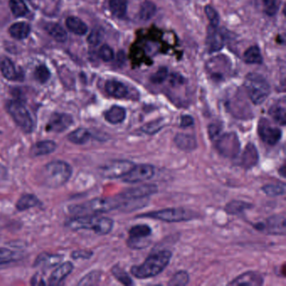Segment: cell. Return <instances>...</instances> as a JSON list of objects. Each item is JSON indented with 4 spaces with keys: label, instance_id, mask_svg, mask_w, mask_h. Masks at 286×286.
<instances>
[{
    "label": "cell",
    "instance_id": "cell-1",
    "mask_svg": "<svg viewBox=\"0 0 286 286\" xmlns=\"http://www.w3.org/2000/svg\"><path fill=\"white\" fill-rule=\"evenodd\" d=\"M126 202L119 194L113 198H95L83 203L72 205L69 207V211L75 216L105 213L124 206Z\"/></svg>",
    "mask_w": 286,
    "mask_h": 286
},
{
    "label": "cell",
    "instance_id": "cell-2",
    "mask_svg": "<svg viewBox=\"0 0 286 286\" xmlns=\"http://www.w3.org/2000/svg\"><path fill=\"white\" fill-rule=\"evenodd\" d=\"M172 257V252L168 250L149 255L141 264L132 267V275L141 280L155 277L168 266Z\"/></svg>",
    "mask_w": 286,
    "mask_h": 286
},
{
    "label": "cell",
    "instance_id": "cell-3",
    "mask_svg": "<svg viewBox=\"0 0 286 286\" xmlns=\"http://www.w3.org/2000/svg\"><path fill=\"white\" fill-rule=\"evenodd\" d=\"M72 175V166L62 160H54L46 164L40 172L41 183L50 187L57 188L64 186Z\"/></svg>",
    "mask_w": 286,
    "mask_h": 286
},
{
    "label": "cell",
    "instance_id": "cell-4",
    "mask_svg": "<svg viewBox=\"0 0 286 286\" xmlns=\"http://www.w3.org/2000/svg\"><path fill=\"white\" fill-rule=\"evenodd\" d=\"M66 227L72 230L88 229L98 235L109 234L114 228V221L111 218L97 217L93 215H81L70 219Z\"/></svg>",
    "mask_w": 286,
    "mask_h": 286
},
{
    "label": "cell",
    "instance_id": "cell-5",
    "mask_svg": "<svg viewBox=\"0 0 286 286\" xmlns=\"http://www.w3.org/2000/svg\"><path fill=\"white\" fill-rule=\"evenodd\" d=\"M245 87L249 98L256 105L263 103L270 94V86L261 75L249 74L245 80Z\"/></svg>",
    "mask_w": 286,
    "mask_h": 286
},
{
    "label": "cell",
    "instance_id": "cell-6",
    "mask_svg": "<svg viewBox=\"0 0 286 286\" xmlns=\"http://www.w3.org/2000/svg\"><path fill=\"white\" fill-rule=\"evenodd\" d=\"M137 218H152L155 220L163 221L166 223H180L184 221L192 220V218H194V212L182 207L175 208L173 207L139 215Z\"/></svg>",
    "mask_w": 286,
    "mask_h": 286
},
{
    "label": "cell",
    "instance_id": "cell-7",
    "mask_svg": "<svg viewBox=\"0 0 286 286\" xmlns=\"http://www.w3.org/2000/svg\"><path fill=\"white\" fill-rule=\"evenodd\" d=\"M6 109L15 123L25 133L29 134L33 131L34 123L31 116L23 103L17 100L9 101Z\"/></svg>",
    "mask_w": 286,
    "mask_h": 286
},
{
    "label": "cell",
    "instance_id": "cell-8",
    "mask_svg": "<svg viewBox=\"0 0 286 286\" xmlns=\"http://www.w3.org/2000/svg\"><path fill=\"white\" fill-rule=\"evenodd\" d=\"M216 148L224 157H237L240 152V141L233 132L221 135L216 140Z\"/></svg>",
    "mask_w": 286,
    "mask_h": 286
},
{
    "label": "cell",
    "instance_id": "cell-9",
    "mask_svg": "<svg viewBox=\"0 0 286 286\" xmlns=\"http://www.w3.org/2000/svg\"><path fill=\"white\" fill-rule=\"evenodd\" d=\"M135 166L130 160H116L104 165L99 169V174L106 179L123 178Z\"/></svg>",
    "mask_w": 286,
    "mask_h": 286
},
{
    "label": "cell",
    "instance_id": "cell-10",
    "mask_svg": "<svg viewBox=\"0 0 286 286\" xmlns=\"http://www.w3.org/2000/svg\"><path fill=\"white\" fill-rule=\"evenodd\" d=\"M152 234V229L146 224H139L132 227L129 231V239L127 244L130 249H141L148 247V239Z\"/></svg>",
    "mask_w": 286,
    "mask_h": 286
},
{
    "label": "cell",
    "instance_id": "cell-11",
    "mask_svg": "<svg viewBox=\"0 0 286 286\" xmlns=\"http://www.w3.org/2000/svg\"><path fill=\"white\" fill-rule=\"evenodd\" d=\"M286 214L274 215L267 218L264 223H259L255 224V229L265 232L269 234L285 235L286 232Z\"/></svg>",
    "mask_w": 286,
    "mask_h": 286
},
{
    "label": "cell",
    "instance_id": "cell-12",
    "mask_svg": "<svg viewBox=\"0 0 286 286\" xmlns=\"http://www.w3.org/2000/svg\"><path fill=\"white\" fill-rule=\"evenodd\" d=\"M257 133L261 140L269 145H275L282 137L281 129L273 126L268 119L263 117L258 121Z\"/></svg>",
    "mask_w": 286,
    "mask_h": 286
},
{
    "label": "cell",
    "instance_id": "cell-13",
    "mask_svg": "<svg viewBox=\"0 0 286 286\" xmlns=\"http://www.w3.org/2000/svg\"><path fill=\"white\" fill-rule=\"evenodd\" d=\"M155 175V167L151 165H139L129 171L123 177V182L135 184L143 180H149Z\"/></svg>",
    "mask_w": 286,
    "mask_h": 286
},
{
    "label": "cell",
    "instance_id": "cell-14",
    "mask_svg": "<svg viewBox=\"0 0 286 286\" xmlns=\"http://www.w3.org/2000/svg\"><path fill=\"white\" fill-rule=\"evenodd\" d=\"M158 192V187L155 185H143V186L133 187L124 191L121 196L126 201L129 200H141L145 199L151 195Z\"/></svg>",
    "mask_w": 286,
    "mask_h": 286
},
{
    "label": "cell",
    "instance_id": "cell-15",
    "mask_svg": "<svg viewBox=\"0 0 286 286\" xmlns=\"http://www.w3.org/2000/svg\"><path fill=\"white\" fill-rule=\"evenodd\" d=\"M72 123L73 119L71 115L57 113L52 115L48 123L46 124V131L61 133L68 129Z\"/></svg>",
    "mask_w": 286,
    "mask_h": 286
},
{
    "label": "cell",
    "instance_id": "cell-16",
    "mask_svg": "<svg viewBox=\"0 0 286 286\" xmlns=\"http://www.w3.org/2000/svg\"><path fill=\"white\" fill-rule=\"evenodd\" d=\"M229 286H258L263 285V278L259 273L249 271L239 275L233 281L229 282Z\"/></svg>",
    "mask_w": 286,
    "mask_h": 286
},
{
    "label": "cell",
    "instance_id": "cell-17",
    "mask_svg": "<svg viewBox=\"0 0 286 286\" xmlns=\"http://www.w3.org/2000/svg\"><path fill=\"white\" fill-rule=\"evenodd\" d=\"M73 269H74V266L71 262H65L61 263L60 266H58L55 269L49 278V285L57 286L65 280V278L67 277L72 273Z\"/></svg>",
    "mask_w": 286,
    "mask_h": 286
},
{
    "label": "cell",
    "instance_id": "cell-18",
    "mask_svg": "<svg viewBox=\"0 0 286 286\" xmlns=\"http://www.w3.org/2000/svg\"><path fill=\"white\" fill-rule=\"evenodd\" d=\"M206 45L210 52H218L224 46V38L223 34L217 29V27L211 26L207 32Z\"/></svg>",
    "mask_w": 286,
    "mask_h": 286
},
{
    "label": "cell",
    "instance_id": "cell-19",
    "mask_svg": "<svg viewBox=\"0 0 286 286\" xmlns=\"http://www.w3.org/2000/svg\"><path fill=\"white\" fill-rule=\"evenodd\" d=\"M258 152L254 143H248L242 156V166L246 170L255 167L258 162Z\"/></svg>",
    "mask_w": 286,
    "mask_h": 286
},
{
    "label": "cell",
    "instance_id": "cell-20",
    "mask_svg": "<svg viewBox=\"0 0 286 286\" xmlns=\"http://www.w3.org/2000/svg\"><path fill=\"white\" fill-rule=\"evenodd\" d=\"M174 141L178 148L184 151H192L198 148V141L196 137L192 135L182 133L177 134L175 135Z\"/></svg>",
    "mask_w": 286,
    "mask_h": 286
},
{
    "label": "cell",
    "instance_id": "cell-21",
    "mask_svg": "<svg viewBox=\"0 0 286 286\" xmlns=\"http://www.w3.org/2000/svg\"><path fill=\"white\" fill-rule=\"evenodd\" d=\"M57 149V143L52 141H39L33 144L30 149V154L33 157L52 154Z\"/></svg>",
    "mask_w": 286,
    "mask_h": 286
},
{
    "label": "cell",
    "instance_id": "cell-22",
    "mask_svg": "<svg viewBox=\"0 0 286 286\" xmlns=\"http://www.w3.org/2000/svg\"><path fill=\"white\" fill-rule=\"evenodd\" d=\"M105 90L108 94L115 98H124L129 93L127 86L117 81H109L105 84Z\"/></svg>",
    "mask_w": 286,
    "mask_h": 286
},
{
    "label": "cell",
    "instance_id": "cell-23",
    "mask_svg": "<svg viewBox=\"0 0 286 286\" xmlns=\"http://www.w3.org/2000/svg\"><path fill=\"white\" fill-rule=\"evenodd\" d=\"M104 117L112 124H118L123 123L126 117V110L120 106H113L105 112Z\"/></svg>",
    "mask_w": 286,
    "mask_h": 286
},
{
    "label": "cell",
    "instance_id": "cell-24",
    "mask_svg": "<svg viewBox=\"0 0 286 286\" xmlns=\"http://www.w3.org/2000/svg\"><path fill=\"white\" fill-rule=\"evenodd\" d=\"M40 200L34 195L26 194L23 195L18 200L16 208L20 212H24L34 206H40Z\"/></svg>",
    "mask_w": 286,
    "mask_h": 286
},
{
    "label": "cell",
    "instance_id": "cell-25",
    "mask_svg": "<svg viewBox=\"0 0 286 286\" xmlns=\"http://www.w3.org/2000/svg\"><path fill=\"white\" fill-rule=\"evenodd\" d=\"M9 34H11L12 37L18 39V40H23L28 37V35L30 32V27L29 25L25 22H19L15 23L10 26L9 29Z\"/></svg>",
    "mask_w": 286,
    "mask_h": 286
},
{
    "label": "cell",
    "instance_id": "cell-26",
    "mask_svg": "<svg viewBox=\"0 0 286 286\" xmlns=\"http://www.w3.org/2000/svg\"><path fill=\"white\" fill-rule=\"evenodd\" d=\"M91 133L89 132L86 129H76L74 131L69 134L67 136V139L70 142L75 143V144H84V143H87L90 138H91Z\"/></svg>",
    "mask_w": 286,
    "mask_h": 286
},
{
    "label": "cell",
    "instance_id": "cell-27",
    "mask_svg": "<svg viewBox=\"0 0 286 286\" xmlns=\"http://www.w3.org/2000/svg\"><path fill=\"white\" fill-rule=\"evenodd\" d=\"M252 204L248 203L243 200H232L227 204L225 211L228 214L238 215L252 207Z\"/></svg>",
    "mask_w": 286,
    "mask_h": 286
},
{
    "label": "cell",
    "instance_id": "cell-28",
    "mask_svg": "<svg viewBox=\"0 0 286 286\" xmlns=\"http://www.w3.org/2000/svg\"><path fill=\"white\" fill-rule=\"evenodd\" d=\"M66 24L69 30H71L75 34L83 35L86 34L87 31V26H86V24L78 18L73 17V16L67 18Z\"/></svg>",
    "mask_w": 286,
    "mask_h": 286
},
{
    "label": "cell",
    "instance_id": "cell-29",
    "mask_svg": "<svg viewBox=\"0 0 286 286\" xmlns=\"http://www.w3.org/2000/svg\"><path fill=\"white\" fill-rule=\"evenodd\" d=\"M0 69L3 77L8 80H17L19 74L15 69V65L9 59H3L0 62Z\"/></svg>",
    "mask_w": 286,
    "mask_h": 286
},
{
    "label": "cell",
    "instance_id": "cell-30",
    "mask_svg": "<svg viewBox=\"0 0 286 286\" xmlns=\"http://www.w3.org/2000/svg\"><path fill=\"white\" fill-rule=\"evenodd\" d=\"M63 256L59 255H49V254H41L39 257L36 258L35 263H34V267L40 266V265H46L47 267H53L60 263L61 258Z\"/></svg>",
    "mask_w": 286,
    "mask_h": 286
},
{
    "label": "cell",
    "instance_id": "cell-31",
    "mask_svg": "<svg viewBox=\"0 0 286 286\" xmlns=\"http://www.w3.org/2000/svg\"><path fill=\"white\" fill-rule=\"evenodd\" d=\"M46 31L48 32V34L52 38H54L55 40H57L59 42L66 41L67 38L66 30L57 24H47L46 26Z\"/></svg>",
    "mask_w": 286,
    "mask_h": 286
},
{
    "label": "cell",
    "instance_id": "cell-32",
    "mask_svg": "<svg viewBox=\"0 0 286 286\" xmlns=\"http://www.w3.org/2000/svg\"><path fill=\"white\" fill-rule=\"evenodd\" d=\"M109 7L113 15L117 18H123L126 15L128 1L127 0H110Z\"/></svg>",
    "mask_w": 286,
    "mask_h": 286
},
{
    "label": "cell",
    "instance_id": "cell-33",
    "mask_svg": "<svg viewBox=\"0 0 286 286\" xmlns=\"http://www.w3.org/2000/svg\"><path fill=\"white\" fill-rule=\"evenodd\" d=\"M243 57L245 62L249 64H260L263 60L260 50L256 46L249 47L246 52H244Z\"/></svg>",
    "mask_w": 286,
    "mask_h": 286
},
{
    "label": "cell",
    "instance_id": "cell-34",
    "mask_svg": "<svg viewBox=\"0 0 286 286\" xmlns=\"http://www.w3.org/2000/svg\"><path fill=\"white\" fill-rule=\"evenodd\" d=\"M112 274L117 281H119L121 284H123L124 286H133L134 285L133 280L129 276V274L123 268H121L119 265H115V266L113 267Z\"/></svg>",
    "mask_w": 286,
    "mask_h": 286
},
{
    "label": "cell",
    "instance_id": "cell-35",
    "mask_svg": "<svg viewBox=\"0 0 286 286\" xmlns=\"http://www.w3.org/2000/svg\"><path fill=\"white\" fill-rule=\"evenodd\" d=\"M262 191L269 197L282 196L286 193V184L284 182H280V183L265 185L262 187Z\"/></svg>",
    "mask_w": 286,
    "mask_h": 286
},
{
    "label": "cell",
    "instance_id": "cell-36",
    "mask_svg": "<svg viewBox=\"0 0 286 286\" xmlns=\"http://www.w3.org/2000/svg\"><path fill=\"white\" fill-rule=\"evenodd\" d=\"M286 109L285 107L281 105H275L272 106L269 110V114L271 116L272 118L280 123L281 126H285L286 123Z\"/></svg>",
    "mask_w": 286,
    "mask_h": 286
},
{
    "label": "cell",
    "instance_id": "cell-37",
    "mask_svg": "<svg viewBox=\"0 0 286 286\" xmlns=\"http://www.w3.org/2000/svg\"><path fill=\"white\" fill-rule=\"evenodd\" d=\"M166 124L165 119H157V120L153 121V122H150V123L143 125L141 128V131L143 132L146 135H155L163 129L164 127L166 126Z\"/></svg>",
    "mask_w": 286,
    "mask_h": 286
},
{
    "label": "cell",
    "instance_id": "cell-38",
    "mask_svg": "<svg viewBox=\"0 0 286 286\" xmlns=\"http://www.w3.org/2000/svg\"><path fill=\"white\" fill-rule=\"evenodd\" d=\"M156 12V7L150 1H144L141 6L140 9V17L141 20H149L155 15Z\"/></svg>",
    "mask_w": 286,
    "mask_h": 286
},
{
    "label": "cell",
    "instance_id": "cell-39",
    "mask_svg": "<svg viewBox=\"0 0 286 286\" xmlns=\"http://www.w3.org/2000/svg\"><path fill=\"white\" fill-rule=\"evenodd\" d=\"M9 7L12 13L17 17L25 16L28 13V8L23 0H9Z\"/></svg>",
    "mask_w": 286,
    "mask_h": 286
},
{
    "label": "cell",
    "instance_id": "cell-40",
    "mask_svg": "<svg viewBox=\"0 0 286 286\" xmlns=\"http://www.w3.org/2000/svg\"><path fill=\"white\" fill-rule=\"evenodd\" d=\"M190 277L188 273L184 270H180L175 273L168 282V285L172 286H184L189 283Z\"/></svg>",
    "mask_w": 286,
    "mask_h": 286
},
{
    "label": "cell",
    "instance_id": "cell-41",
    "mask_svg": "<svg viewBox=\"0 0 286 286\" xmlns=\"http://www.w3.org/2000/svg\"><path fill=\"white\" fill-rule=\"evenodd\" d=\"M100 272L92 271L89 273L86 276H84L83 279H81L78 285L79 286H91V285H96L100 280Z\"/></svg>",
    "mask_w": 286,
    "mask_h": 286
},
{
    "label": "cell",
    "instance_id": "cell-42",
    "mask_svg": "<svg viewBox=\"0 0 286 286\" xmlns=\"http://www.w3.org/2000/svg\"><path fill=\"white\" fill-rule=\"evenodd\" d=\"M34 77L36 78V80L39 81L40 83H45L48 81L49 78L51 77V73L46 66L40 65L35 69Z\"/></svg>",
    "mask_w": 286,
    "mask_h": 286
},
{
    "label": "cell",
    "instance_id": "cell-43",
    "mask_svg": "<svg viewBox=\"0 0 286 286\" xmlns=\"http://www.w3.org/2000/svg\"><path fill=\"white\" fill-rule=\"evenodd\" d=\"M263 10L269 16L275 15L279 9V1L278 0H262Z\"/></svg>",
    "mask_w": 286,
    "mask_h": 286
},
{
    "label": "cell",
    "instance_id": "cell-44",
    "mask_svg": "<svg viewBox=\"0 0 286 286\" xmlns=\"http://www.w3.org/2000/svg\"><path fill=\"white\" fill-rule=\"evenodd\" d=\"M205 13H206L207 19L211 23V26L218 27V24H219V15H218V12L215 10L214 8L209 5L206 6Z\"/></svg>",
    "mask_w": 286,
    "mask_h": 286
},
{
    "label": "cell",
    "instance_id": "cell-45",
    "mask_svg": "<svg viewBox=\"0 0 286 286\" xmlns=\"http://www.w3.org/2000/svg\"><path fill=\"white\" fill-rule=\"evenodd\" d=\"M168 76V69L166 67H160L157 72L152 75L150 81L155 84H160L165 82Z\"/></svg>",
    "mask_w": 286,
    "mask_h": 286
},
{
    "label": "cell",
    "instance_id": "cell-46",
    "mask_svg": "<svg viewBox=\"0 0 286 286\" xmlns=\"http://www.w3.org/2000/svg\"><path fill=\"white\" fill-rule=\"evenodd\" d=\"M99 57L104 61H111L114 57V53L110 46L104 45L99 50Z\"/></svg>",
    "mask_w": 286,
    "mask_h": 286
},
{
    "label": "cell",
    "instance_id": "cell-47",
    "mask_svg": "<svg viewBox=\"0 0 286 286\" xmlns=\"http://www.w3.org/2000/svg\"><path fill=\"white\" fill-rule=\"evenodd\" d=\"M223 130V127L219 123H212L208 126L207 131L210 139L215 141L221 135V132Z\"/></svg>",
    "mask_w": 286,
    "mask_h": 286
},
{
    "label": "cell",
    "instance_id": "cell-48",
    "mask_svg": "<svg viewBox=\"0 0 286 286\" xmlns=\"http://www.w3.org/2000/svg\"><path fill=\"white\" fill-rule=\"evenodd\" d=\"M14 255V253L11 250L5 249V248H0V264H5L9 263L11 260L12 257Z\"/></svg>",
    "mask_w": 286,
    "mask_h": 286
},
{
    "label": "cell",
    "instance_id": "cell-49",
    "mask_svg": "<svg viewBox=\"0 0 286 286\" xmlns=\"http://www.w3.org/2000/svg\"><path fill=\"white\" fill-rule=\"evenodd\" d=\"M102 39V33L97 29L92 30L87 37V41L90 45L92 46H97L99 43Z\"/></svg>",
    "mask_w": 286,
    "mask_h": 286
},
{
    "label": "cell",
    "instance_id": "cell-50",
    "mask_svg": "<svg viewBox=\"0 0 286 286\" xmlns=\"http://www.w3.org/2000/svg\"><path fill=\"white\" fill-rule=\"evenodd\" d=\"M194 124V119L190 115H183L180 118V128H189Z\"/></svg>",
    "mask_w": 286,
    "mask_h": 286
},
{
    "label": "cell",
    "instance_id": "cell-51",
    "mask_svg": "<svg viewBox=\"0 0 286 286\" xmlns=\"http://www.w3.org/2000/svg\"><path fill=\"white\" fill-rule=\"evenodd\" d=\"M92 255V252H86V251H82V252H74L72 254V257L75 258H79V257H83V258H89Z\"/></svg>",
    "mask_w": 286,
    "mask_h": 286
},
{
    "label": "cell",
    "instance_id": "cell-52",
    "mask_svg": "<svg viewBox=\"0 0 286 286\" xmlns=\"http://www.w3.org/2000/svg\"><path fill=\"white\" fill-rule=\"evenodd\" d=\"M285 169H286V166L284 165V166L281 167V172H279V173H281V175H282L283 177H285Z\"/></svg>",
    "mask_w": 286,
    "mask_h": 286
}]
</instances>
